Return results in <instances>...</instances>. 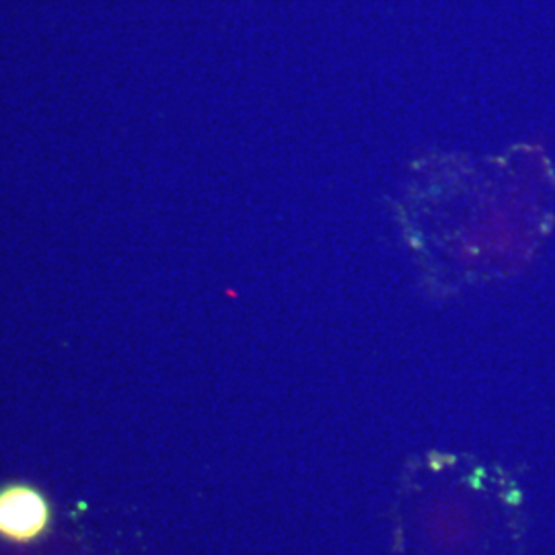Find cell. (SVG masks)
I'll use <instances>...</instances> for the list:
<instances>
[{
  "mask_svg": "<svg viewBox=\"0 0 555 555\" xmlns=\"http://www.w3.org/2000/svg\"><path fill=\"white\" fill-rule=\"evenodd\" d=\"M48 522L43 498L29 488H9L0 494V533L17 541L40 535Z\"/></svg>",
  "mask_w": 555,
  "mask_h": 555,
  "instance_id": "obj_1",
  "label": "cell"
}]
</instances>
